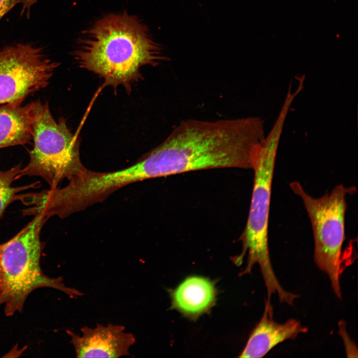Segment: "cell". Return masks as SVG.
<instances>
[{"label": "cell", "mask_w": 358, "mask_h": 358, "mask_svg": "<svg viewBox=\"0 0 358 358\" xmlns=\"http://www.w3.org/2000/svg\"><path fill=\"white\" fill-rule=\"evenodd\" d=\"M73 57L81 68L127 92L143 79L142 69L168 60L147 26L127 12L102 16L83 32Z\"/></svg>", "instance_id": "obj_1"}, {"label": "cell", "mask_w": 358, "mask_h": 358, "mask_svg": "<svg viewBox=\"0 0 358 358\" xmlns=\"http://www.w3.org/2000/svg\"><path fill=\"white\" fill-rule=\"evenodd\" d=\"M47 220L43 214H36L18 234L3 243L0 262L3 277L2 304L7 316L21 312L28 295L39 288L56 289L72 298L84 294L67 287L62 277H50L41 269L40 258L44 244L40 236Z\"/></svg>", "instance_id": "obj_2"}, {"label": "cell", "mask_w": 358, "mask_h": 358, "mask_svg": "<svg viewBox=\"0 0 358 358\" xmlns=\"http://www.w3.org/2000/svg\"><path fill=\"white\" fill-rule=\"evenodd\" d=\"M281 135L270 130L255 147L254 151V181L249 213L245 229L241 235L243 250L232 259L240 266L247 255V265L240 275L250 273L254 265L260 267L266 288L278 287L272 267L268 246V225L272 181L277 151Z\"/></svg>", "instance_id": "obj_3"}, {"label": "cell", "mask_w": 358, "mask_h": 358, "mask_svg": "<svg viewBox=\"0 0 358 358\" xmlns=\"http://www.w3.org/2000/svg\"><path fill=\"white\" fill-rule=\"evenodd\" d=\"M32 103L34 147L29 151V162L21 169L19 178L38 176L55 188L64 179L81 176L88 169L81 160L79 140L66 120L61 117L55 120L47 102L38 100Z\"/></svg>", "instance_id": "obj_4"}, {"label": "cell", "mask_w": 358, "mask_h": 358, "mask_svg": "<svg viewBox=\"0 0 358 358\" xmlns=\"http://www.w3.org/2000/svg\"><path fill=\"white\" fill-rule=\"evenodd\" d=\"M292 190L302 199L312 227L314 240V261L325 272L334 292L341 298L340 278L343 271L342 246L345 238L346 196L355 187L336 186L329 193L319 198L308 194L299 182L290 183Z\"/></svg>", "instance_id": "obj_5"}, {"label": "cell", "mask_w": 358, "mask_h": 358, "mask_svg": "<svg viewBox=\"0 0 358 358\" xmlns=\"http://www.w3.org/2000/svg\"><path fill=\"white\" fill-rule=\"evenodd\" d=\"M42 49L18 43L0 50V105L20 104L45 88L58 66Z\"/></svg>", "instance_id": "obj_6"}, {"label": "cell", "mask_w": 358, "mask_h": 358, "mask_svg": "<svg viewBox=\"0 0 358 358\" xmlns=\"http://www.w3.org/2000/svg\"><path fill=\"white\" fill-rule=\"evenodd\" d=\"M81 335L67 330L77 358H119L130 355L129 349L136 343L133 334L125 331L123 325L97 323L96 327L81 328Z\"/></svg>", "instance_id": "obj_7"}, {"label": "cell", "mask_w": 358, "mask_h": 358, "mask_svg": "<svg viewBox=\"0 0 358 358\" xmlns=\"http://www.w3.org/2000/svg\"><path fill=\"white\" fill-rule=\"evenodd\" d=\"M307 331L306 327L294 319H290L283 324L274 321L270 300L266 299L262 317L250 334L239 357H263L279 343L294 339L299 334Z\"/></svg>", "instance_id": "obj_8"}, {"label": "cell", "mask_w": 358, "mask_h": 358, "mask_svg": "<svg viewBox=\"0 0 358 358\" xmlns=\"http://www.w3.org/2000/svg\"><path fill=\"white\" fill-rule=\"evenodd\" d=\"M171 309L193 321L207 313L215 305L217 290L215 282L201 276L186 277L176 288L168 289Z\"/></svg>", "instance_id": "obj_9"}, {"label": "cell", "mask_w": 358, "mask_h": 358, "mask_svg": "<svg viewBox=\"0 0 358 358\" xmlns=\"http://www.w3.org/2000/svg\"><path fill=\"white\" fill-rule=\"evenodd\" d=\"M32 102L0 106V148L23 145L32 138Z\"/></svg>", "instance_id": "obj_10"}, {"label": "cell", "mask_w": 358, "mask_h": 358, "mask_svg": "<svg viewBox=\"0 0 358 358\" xmlns=\"http://www.w3.org/2000/svg\"><path fill=\"white\" fill-rule=\"evenodd\" d=\"M21 169V164H19L6 171L0 169V219L8 206L19 200L20 192L39 186V182L21 186H12V182L19 178Z\"/></svg>", "instance_id": "obj_11"}, {"label": "cell", "mask_w": 358, "mask_h": 358, "mask_svg": "<svg viewBox=\"0 0 358 358\" xmlns=\"http://www.w3.org/2000/svg\"><path fill=\"white\" fill-rule=\"evenodd\" d=\"M339 323V326H340V334L341 335L342 337L344 338V341L345 343V346L346 348V351H347V354L348 355V356L349 357V355L350 354L349 357H351V355H352V357H355L354 354H356L357 356V350L356 347H355L354 343L349 340L350 342H347V339H349L348 336L347 335V332L346 331V327L345 325V323L344 322H340Z\"/></svg>", "instance_id": "obj_12"}, {"label": "cell", "mask_w": 358, "mask_h": 358, "mask_svg": "<svg viewBox=\"0 0 358 358\" xmlns=\"http://www.w3.org/2000/svg\"><path fill=\"white\" fill-rule=\"evenodd\" d=\"M20 0H0V20L13 7L19 3Z\"/></svg>", "instance_id": "obj_13"}, {"label": "cell", "mask_w": 358, "mask_h": 358, "mask_svg": "<svg viewBox=\"0 0 358 358\" xmlns=\"http://www.w3.org/2000/svg\"><path fill=\"white\" fill-rule=\"evenodd\" d=\"M3 246V243L0 244V255ZM3 277L0 262V305L2 304L3 294Z\"/></svg>", "instance_id": "obj_14"}, {"label": "cell", "mask_w": 358, "mask_h": 358, "mask_svg": "<svg viewBox=\"0 0 358 358\" xmlns=\"http://www.w3.org/2000/svg\"><path fill=\"white\" fill-rule=\"evenodd\" d=\"M27 0L29 1H30V2H37L38 0Z\"/></svg>", "instance_id": "obj_15"}]
</instances>
